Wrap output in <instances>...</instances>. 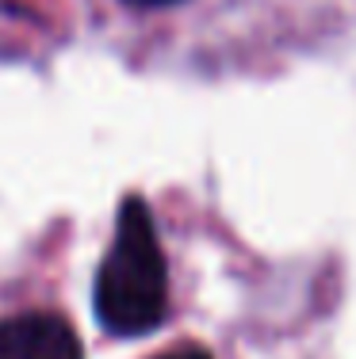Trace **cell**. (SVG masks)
I'll return each mask as SVG.
<instances>
[{
  "label": "cell",
  "instance_id": "obj_1",
  "mask_svg": "<svg viewBox=\"0 0 356 359\" xmlns=\"http://www.w3.org/2000/svg\"><path fill=\"white\" fill-rule=\"evenodd\" d=\"M96 318L112 337H146L169 318V264L146 199L126 195L96 271Z\"/></svg>",
  "mask_w": 356,
  "mask_h": 359
},
{
  "label": "cell",
  "instance_id": "obj_2",
  "mask_svg": "<svg viewBox=\"0 0 356 359\" xmlns=\"http://www.w3.org/2000/svg\"><path fill=\"white\" fill-rule=\"evenodd\" d=\"M0 359H84V352L58 313H15L0 321Z\"/></svg>",
  "mask_w": 356,
  "mask_h": 359
},
{
  "label": "cell",
  "instance_id": "obj_3",
  "mask_svg": "<svg viewBox=\"0 0 356 359\" xmlns=\"http://www.w3.org/2000/svg\"><path fill=\"white\" fill-rule=\"evenodd\" d=\"M154 359H211L203 348H173V352H161V355H154Z\"/></svg>",
  "mask_w": 356,
  "mask_h": 359
},
{
  "label": "cell",
  "instance_id": "obj_4",
  "mask_svg": "<svg viewBox=\"0 0 356 359\" xmlns=\"http://www.w3.org/2000/svg\"><path fill=\"white\" fill-rule=\"evenodd\" d=\"M131 4H176V0H131Z\"/></svg>",
  "mask_w": 356,
  "mask_h": 359
}]
</instances>
